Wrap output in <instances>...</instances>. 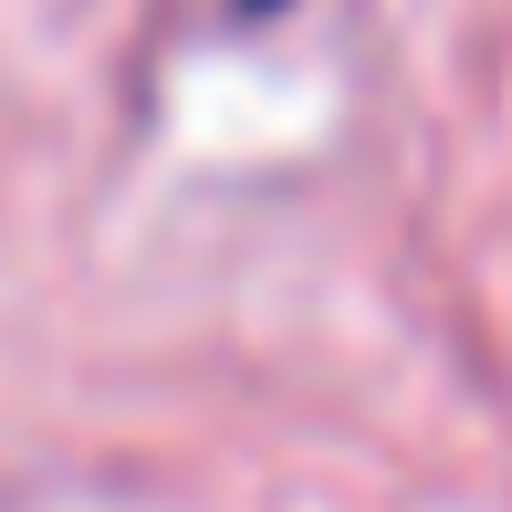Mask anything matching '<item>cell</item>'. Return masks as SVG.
Instances as JSON below:
<instances>
[{
    "label": "cell",
    "mask_w": 512,
    "mask_h": 512,
    "mask_svg": "<svg viewBox=\"0 0 512 512\" xmlns=\"http://www.w3.org/2000/svg\"><path fill=\"white\" fill-rule=\"evenodd\" d=\"M251 11H272V0H251Z\"/></svg>",
    "instance_id": "cell-1"
}]
</instances>
